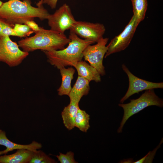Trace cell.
Wrapping results in <instances>:
<instances>
[{"instance_id": "obj_1", "label": "cell", "mask_w": 163, "mask_h": 163, "mask_svg": "<svg viewBox=\"0 0 163 163\" xmlns=\"http://www.w3.org/2000/svg\"><path fill=\"white\" fill-rule=\"evenodd\" d=\"M31 4V1L26 0L3 2L0 7V18L13 27L15 24H25L36 18L41 21L47 19L50 14L44 7L41 0L36 4L37 7Z\"/></svg>"}, {"instance_id": "obj_2", "label": "cell", "mask_w": 163, "mask_h": 163, "mask_svg": "<svg viewBox=\"0 0 163 163\" xmlns=\"http://www.w3.org/2000/svg\"><path fill=\"white\" fill-rule=\"evenodd\" d=\"M69 37L70 41L66 47L61 50L43 51L48 62L59 69L67 66L75 67L82 60L83 52L85 48L94 43L81 39L70 31Z\"/></svg>"}, {"instance_id": "obj_3", "label": "cell", "mask_w": 163, "mask_h": 163, "mask_svg": "<svg viewBox=\"0 0 163 163\" xmlns=\"http://www.w3.org/2000/svg\"><path fill=\"white\" fill-rule=\"evenodd\" d=\"M31 37L19 40L18 44L24 51L29 53L37 50L49 51L61 50L70 41L64 34L40 27Z\"/></svg>"}, {"instance_id": "obj_4", "label": "cell", "mask_w": 163, "mask_h": 163, "mask_svg": "<svg viewBox=\"0 0 163 163\" xmlns=\"http://www.w3.org/2000/svg\"><path fill=\"white\" fill-rule=\"evenodd\" d=\"M124 111V114L117 133H121L124 125L129 118L145 108L151 106L161 107L163 106V99L160 98L155 94L154 89L146 90L140 96L136 99L130 100L129 103L118 104Z\"/></svg>"}, {"instance_id": "obj_5", "label": "cell", "mask_w": 163, "mask_h": 163, "mask_svg": "<svg viewBox=\"0 0 163 163\" xmlns=\"http://www.w3.org/2000/svg\"><path fill=\"white\" fill-rule=\"evenodd\" d=\"M21 50L18 44L7 35H0V62L10 67L18 66L29 55Z\"/></svg>"}, {"instance_id": "obj_6", "label": "cell", "mask_w": 163, "mask_h": 163, "mask_svg": "<svg viewBox=\"0 0 163 163\" xmlns=\"http://www.w3.org/2000/svg\"><path fill=\"white\" fill-rule=\"evenodd\" d=\"M139 23L133 15L123 30L111 40L107 45L104 57L125 49L129 45Z\"/></svg>"}, {"instance_id": "obj_7", "label": "cell", "mask_w": 163, "mask_h": 163, "mask_svg": "<svg viewBox=\"0 0 163 163\" xmlns=\"http://www.w3.org/2000/svg\"><path fill=\"white\" fill-rule=\"evenodd\" d=\"M108 40L107 37H103L96 44L87 46L83 52L85 60L88 61L90 65L94 68L102 76L105 74L103 61L107 51L106 45Z\"/></svg>"}, {"instance_id": "obj_8", "label": "cell", "mask_w": 163, "mask_h": 163, "mask_svg": "<svg viewBox=\"0 0 163 163\" xmlns=\"http://www.w3.org/2000/svg\"><path fill=\"white\" fill-rule=\"evenodd\" d=\"M50 29L61 34L70 30L76 21L69 6L64 4L47 19Z\"/></svg>"}, {"instance_id": "obj_9", "label": "cell", "mask_w": 163, "mask_h": 163, "mask_svg": "<svg viewBox=\"0 0 163 163\" xmlns=\"http://www.w3.org/2000/svg\"><path fill=\"white\" fill-rule=\"evenodd\" d=\"M70 30L81 38L95 43L103 37L106 29L100 23L76 21Z\"/></svg>"}, {"instance_id": "obj_10", "label": "cell", "mask_w": 163, "mask_h": 163, "mask_svg": "<svg viewBox=\"0 0 163 163\" xmlns=\"http://www.w3.org/2000/svg\"><path fill=\"white\" fill-rule=\"evenodd\" d=\"M122 67L128 76L129 86L125 94L120 100V103H123L132 95L142 91L163 88V82H153L140 78L133 75L124 64L122 65Z\"/></svg>"}, {"instance_id": "obj_11", "label": "cell", "mask_w": 163, "mask_h": 163, "mask_svg": "<svg viewBox=\"0 0 163 163\" xmlns=\"http://www.w3.org/2000/svg\"><path fill=\"white\" fill-rule=\"evenodd\" d=\"M0 145L4 146L6 148L5 150L0 151V155L6 154L10 152L20 149H27L35 152L42 147L40 143L35 141L27 145L20 144L13 142L8 138L5 132L1 129H0Z\"/></svg>"}, {"instance_id": "obj_12", "label": "cell", "mask_w": 163, "mask_h": 163, "mask_svg": "<svg viewBox=\"0 0 163 163\" xmlns=\"http://www.w3.org/2000/svg\"><path fill=\"white\" fill-rule=\"evenodd\" d=\"M89 82L84 78L78 76L75 83L68 95L70 101L79 103L82 97L88 94L90 90Z\"/></svg>"}, {"instance_id": "obj_13", "label": "cell", "mask_w": 163, "mask_h": 163, "mask_svg": "<svg viewBox=\"0 0 163 163\" xmlns=\"http://www.w3.org/2000/svg\"><path fill=\"white\" fill-rule=\"evenodd\" d=\"M33 153L27 149H17L13 154L0 155V163H29Z\"/></svg>"}, {"instance_id": "obj_14", "label": "cell", "mask_w": 163, "mask_h": 163, "mask_svg": "<svg viewBox=\"0 0 163 163\" xmlns=\"http://www.w3.org/2000/svg\"><path fill=\"white\" fill-rule=\"evenodd\" d=\"M77 70L78 76L82 77L89 82L94 81L100 82L101 78L100 73L94 67L85 61L78 62L75 67Z\"/></svg>"}, {"instance_id": "obj_15", "label": "cell", "mask_w": 163, "mask_h": 163, "mask_svg": "<svg viewBox=\"0 0 163 163\" xmlns=\"http://www.w3.org/2000/svg\"><path fill=\"white\" fill-rule=\"evenodd\" d=\"M79 108V103L70 101L69 104L64 108L61 113L63 123L69 130H72L75 127V118Z\"/></svg>"}, {"instance_id": "obj_16", "label": "cell", "mask_w": 163, "mask_h": 163, "mask_svg": "<svg viewBox=\"0 0 163 163\" xmlns=\"http://www.w3.org/2000/svg\"><path fill=\"white\" fill-rule=\"evenodd\" d=\"M59 70L62 81L61 85L57 90L58 94L60 96L68 95L72 88L71 82L73 78L75 70L72 67L66 69L65 67L61 68Z\"/></svg>"}, {"instance_id": "obj_17", "label": "cell", "mask_w": 163, "mask_h": 163, "mask_svg": "<svg viewBox=\"0 0 163 163\" xmlns=\"http://www.w3.org/2000/svg\"><path fill=\"white\" fill-rule=\"evenodd\" d=\"M133 15L140 23L145 19L148 8L147 0H131Z\"/></svg>"}, {"instance_id": "obj_18", "label": "cell", "mask_w": 163, "mask_h": 163, "mask_svg": "<svg viewBox=\"0 0 163 163\" xmlns=\"http://www.w3.org/2000/svg\"><path fill=\"white\" fill-rule=\"evenodd\" d=\"M90 115L85 110L78 109L75 118V126L82 132L86 133L90 127Z\"/></svg>"}, {"instance_id": "obj_19", "label": "cell", "mask_w": 163, "mask_h": 163, "mask_svg": "<svg viewBox=\"0 0 163 163\" xmlns=\"http://www.w3.org/2000/svg\"><path fill=\"white\" fill-rule=\"evenodd\" d=\"M57 162L43 151L37 150L34 152L29 163H56Z\"/></svg>"}, {"instance_id": "obj_20", "label": "cell", "mask_w": 163, "mask_h": 163, "mask_svg": "<svg viewBox=\"0 0 163 163\" xmlns=\"http://www.w3.org/2000/svg\"><path fill=\"white\" fill-rule=\"evenodd\" d=\"M14 30L20 37L29 36L34 33L28 26L24 24H15L13 27Z\"/></svg>"}, {"instance_id": "obj_21", "label": "cell", "mask_w": 163, "mask_h": 163, "mask_svg": "<svg viewBox=\"0 0 163 163\" xmlns=\"http://www.w3.org/2000/svg\"><path fill=\"white\" fill-rule=\"evenodd\" d=\"M61 163H77L74 158V153L71 151L67 152L64 154L59 152V155H55Z\"/></svg>"}, {"instance_id": "obj_22", "label": "cell", "mask_w": 163, "mask_h": 163, "mask_svg": "<svg viewBox=\"0 0 163 163\" xmlns=\"http://www.w3.org/2000/svg\"><path fill=\"white\" fill-rule=\"evenodd\" d=\"M2 34L8 36L18 37V35L14 30L13 27L3 21L2 24Z\"/></svg>"}, {"instance_id": "obj_23", "label": "cell", "mask_w": 163, "mask_h": 163, "mask_svg": "<svg viewBox=\"0 0 163 163\" xmlns=\"http://www.w3.org/2000/svg\"><path fill=\"white\" fill-rule=\"evenodd\" d=\"M28 26L35 33L38 31L40 29L38 25L33 20L27 21L25 24Z\"/></svg>"}, {"instance_id": "obj_24", "label": "cell", "mask_w": 163, "mask_h": 163, "mask_svg": "<svg viewBox=\"0 0 163 163\" xmlns=\"http://www.w3.org/2000/svg\"><path fill=\"white\" fill-rule=\"evenodd\" d=\"M43 4L49 5L52 9H55L58 0H41Z\"/></svg>"}, {"instance_id": "obj_25", "label": "cell", "mask_w": 163, "mask_h": 163, "mask_svg": "<svg viewBox=\"0 0 163 163\" xmlns=\"http://www.w3.org/2000/svg\"><path fill=\"white\" fill-rule=\"evenodd\" d=\"M148 153L145 155L144 157L143 158H141L140 159L136 161H135V162H133V163H144L146 158L147 157V156L148 155Z\"/></svg>"}, {"instance_id": "obj_26", "label": "cell", "mask_w": 163, "mask_h": 163, "mask_svg": "<svg viewBox=\"0 0 163 163\" xmlns=\"http://www.w3.org/2000/svg\"><path fill=\"white\" fill-rule=\"evenodd\" d=\"M4 20L0 18V35L2 34V24Z\"/></svg>"}, {"instance_id": "obj_27", "label": "cell", "mask_w": 163, "mask_h": 163, "mask_svg": "<svg viewBox=\"0 0 163 163\" xmlns=\"http://www.w3.org/2000/svg\"><path fill=\"white\" fill-rule=\"evenodd\" d=\"M2 3H3V2L1 1L0 0V7H1V6Z\"/></svg>"}, {"instance_id": "obj_28", "label": "cell", "mask_w": 163, "mask_h": 163, "mask_svg": "<svg viewBox=\"0 0 163 163\" xmlns=\"http://www.w3.org/2000/svg\"><path fill=\"white\" fill-rule=\"evenodd\" d=\"M27 0V1H31L30 0Z\"/></svg>"}]
</instances>
